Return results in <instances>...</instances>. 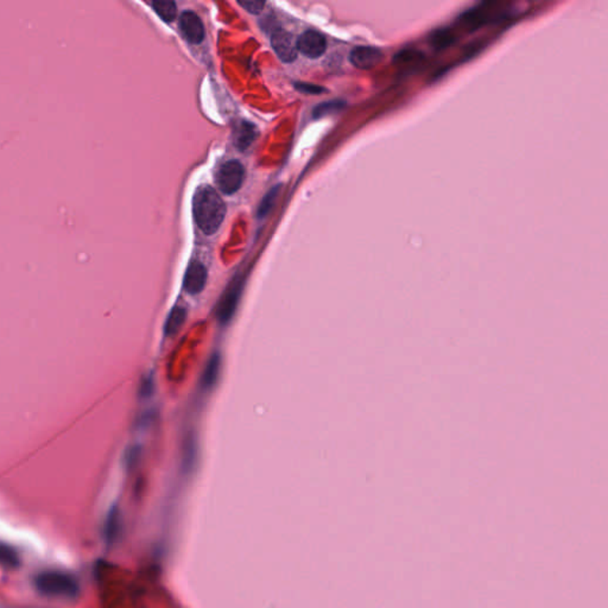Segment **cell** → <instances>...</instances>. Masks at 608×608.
Returning a JSON list of instances; mask_svg holds the SVG:
<instances>
[{"label":"cell","instance_id":"obj_1","mask_svg":"<svg viewBox=\"0 0 608 608\" xmlns=\"http://www.w3.org/2000/svg\"><path fill=\"white\" fill-rule=\"evenodd\" d=\"M194 216L197 226L206 234H214L225 219L226 206L216 190L201 187L194 195Z\"/></svg>","mask_w":608,"mask_h":608},{"label":"cell","instance_id":"obj_2","mask_svg":"<svg viewBox=\"0 0 608 608\" xmlns=\"http://www.w3.org/2000/svg\"><path fill=\"white\" fill-rule=\"evenodd\" d=\"M35 587L44 597L74 599L79 594L75 577L62 572H41L35 577Z\"/></svg>","mask_w":608,"mask_h":608},{"label":"cell","instance_id":"obj_3","mask_svg":"<svg viewBox=\"0 0 608 608\" xmlns=\"http://www.w3.org/2000/svg\"><path fill=\"white\" fill-rule=\"evenodd\" d=\"M243 293V279H233L222 293L216 307V319L221 325H227L236 314Z\"/></svg>","mask_w":608,"mask_h":608},{"label":"cell","instance_id":"obj_4","mask_svg":"<svg viewBox=\"0 0 608 608\" xmlns=\"http://www.w3.org/2000/svg\"><path fill=\"white\" fill-rule=\"evenodd\" d=\"M243 167L241 163L238 161H229L219 169L216 174V183L222 193L231 195L239 190L240 187L243 184Z\"/></svg>","mask_w":608,"mask_h":608},{"label":"cell","instance_id":"obj_5","mask_svg":"<svg viewBox=\"0 0 608 608\" xmlns=\"http://www.w3.org/2000/svg\"><path fill=\"white\" fill-rule=\"evenodd\" d=\"M271 46L276 54L283 62L290 63L297 58V42L291 33L285 30L277 29L271 36Z\"/></svg>","mask_w":608,"mask_h":608},{"label":"cell","instance_id":"obj_6","mask_svg":"<svg viewBox=\"0 0 608 608\" xmlns=\"http://www.w3.org/2000/svg\"><path fill=\"white\" fill-rule=\"evenodd\" d=\"M493 3H481L476 5L474 8L469 9L467 11L462 14L460 17L465 26L468 29L476 30L481 26H486L488 23L493 21L496 17V11L493 12Z\"/></svg>","mask_w":608,"mask_h":608},{"label":"cell","instance_id":"obj_7","mask_svg":"<svg viewBox=\"0 0 608 608\" xmlns=\"http://www.w3.org/2000/svg\"><path fill=\"white\" fill-rule=\"evenodd\" d=\"M327 43L325 37L318 31H305L297 41V51L309 58H318L326 51Z\"/></svg>","mask_w":608,"mask_h":608},{"label":"cell","instance_id":"obj_8","mask_svg":"<svg viewBox=\"0 0 608 608\" xmlns=\"http://www.w3.org/2000/svg\"><path fill=\"white\" fill-rule=\"evenodd\" d=\"M383 51L378 48L367 47V46L355 47L350 54V61L352 65H355V68L364 69V70L374 68L383 61Z\"/></svg>","mask_w":608,"mask_h":608},{"label":"cell","instance_id":"obj_9","mask_svg":"<svg viewBox=\"0 0 608 608\" xmlns=\"http://www.w3.org/2000/svg\"><path fill=\"white\" fill-rule=\"evenodd\" d=\"M207 268L201 261H194L187 268L183 288L189 295H199L207 283Z\"/></svg>","mask_w":608,"mask_h":608},{"label":"cell","instance_id":"obj_10","mask_svg":"<svg viewBox=\"0 0 608 608\" xmlns=\"http://www.w3.org/2000/svg\"><path fill=\"white\" fill-rule=\"evenodd\" d=\"M179 28L182 30L186 40L190 43L199 44L204 41V24L199 19L196 14L187 11L182 14L179 19Z\"/></svg>","mask_w":608,"mask_h":608},{"label":"cell","instance_id":"obj_11","mask_svg":"<svg viewBox=\"0 0 608 608\" xmlns=\"http://www.w3.org/2000/svg\"><path fill=\"white\" fill-rule=\"evenodd\" d=\"M258 130L251 122H240L234 132V144L239 150H246L257 138Z\"/></svg>","mask_w":608,"mask_h":608},{"label":"cell","instance_id":"obj_12","mask_svg":"<svg viewBox=\"0 0 608 608\" xmlns=\"http://www.w3.org/2000/svg\"><path fill=\"white\" fill-rule=\"evenodd\" d=\"M187 310L183 307L176 305L169 313L168 319L165 323L164 333L168 337H172L179 333L183 325L186 323Z\"/></svg>","mask_w":608,"mask_h":608},{"label":"cell","instance_id":"obj_13","mask_svg":"<svg viewBox=\"0 0 608 608\" xmlns=\"http://www.w3.org/2000/svg\"><path fill=\"white\" fill-rule=\"evenodd\" d=\"M219 371H220V357L218 355H211L202 374V385L204 389H209L214 385L218 379Z\"/></svg>","mask_w":608,"mask_h":608},{"label":"cell","instance_id":"obj_14","mask_svg":"<svg viewBox=\"0 0 608 608\" xmlns=\"http://www.w3.org/2000/svg\"><path fill=\"white\" fill-rule=\"evenodd\" d=\"M455 40H456V37H455L453 31L449 29H444H444L435 30L430 35V42L433 44V47L435 49H439V51L451 47L455 43Z\"/></svg>","mask_w":608,"mask_h":608},{"label":"cell","instance_id":"obj_15","mask_svg":"<svg viewBox=\"0 0 608 608\" xmlns=\"http://www.w3.org/2000/svg\"><path fill=\"white\" fill-rule=\"evenodd\" d=\"M346 108V103L344 100H330L318 105L314 111H313V117L315 119H321L327 115H332L337 112L342 111Z\"/></svg>","mask_w":608,"mask_h":608},{"label":"cell","instance_id":"obj_16","mask_svg":"<svg viewBox=\"0 0 608 608\" xmlns=\"http://www.w3.org/2000/svg\"><path fill=\"white\" fill-rule=\"evenodd\" d=\"M19 563L21 560L17 551L8 544L0 543V565L5 568L15 569L19 568Z\"/></svg>","mask_w":608,"mask_h":608},{"label":"cell","instance_id":"obj_17","mask_svg":"<svg viewBox=\"0 0 608 608\" xmlns=\"http://www.w3.org/2000/svg\"><path fill=\"white\" fill-rule=\"evenodd\" d=\"M152 8L162 21L167 23H172L177 15V6L174 1H154Z\"/></svg>","mask_w":608,"mask_h":608},{"label":"cell","instance_id":"obj_18","mask_svg":"<svg viewBox=\"0 0 608 608\" xmlns=\"http://www.w3.org/2000/svg\"><path fill=\"white\" fill-rule=\"evenodd\" d=\"M424 58V55L419 51L416 49H403L398 51L397 54L394 56V65H408L412 62L419 61L421 58Z\"/></svg>","mask_w":608,"mask_h":608},{"label":"cell","instance_id":"obj_19","mask_svg":"<svg viewBox=\"0 0 608 608\" xmlns=\"http://www.w3.org/2000/svg\"><path fill=\"white\" fill-rule=\"evenodd\" d=\"M278 189L279 186L272 188V189L266 194V196L261 200V206L258 208V218H264L265 215L268 214V211H270L272 206H273V204L276 202V199L278 196Z\"/></svg>","mask_w":608,"mask_h":608},{"label":"cell","instance_id":"obj_20","mask_svg":"<svg viewBox=\"0 0 608 608\" xmlns=\"http://www.w3.org/2000/svg\"><path fill=\"white\" fill-rule=\"evenodd\" d=\"M295 88H296L297 90H300V93L312 94V95H316V94L325 93V92H326V90L323 88V87L316 86V85H312V83H295Z\"/></svg>","mask_w":608,"mask_h":608},{"label":"cell","instance_id":"obj_21","mask_svg":"<svg viewBox=\"0 0 608 608\" xmlns=\"http://www.w3.org/2000/svg\"><path fill=\"white\" fill-rule=\"evenodd\" d=\"M238 4L240 6H243L247 12L253 14V15L261 14L264 10L265 6V3H263V1H239Z\"/></svg>","mask_w":608,"mask_h":608},{"label":"cell","instance_id":"obj_22","mask_svg":"<svg viewBox=\"0 0 608 608\" xmlns=\"http://www.w3.org/2000/svg\"><path fill=\"white\" fill-rule=\"evenodd\" d=\"M152 380L147 379L145 383L142 385V392L140 394H143V396H149L151 394V391H152Z\"/></svg>","mask_w":608,"mask_h":608}]
</instances>
